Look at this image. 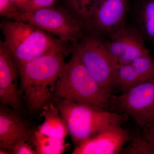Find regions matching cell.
I'll return each mask as SVG.
<instances>
[{
	"mask_svg": "<svg viewBox=\"0 0 154 154\" xmlns=\"http://www.w3.org/2000/svg\"><path fill=\"white\" fill-rule=\"evenodd\" d=\"M66 50L59 49L19 67L22 100L32 113L51 102L56 86L66 65Z\"/></svg>",
	"mask_w": 154,
	"mask_h": 154,
	"instance_id": "6da1fadb",
	"label": "cell"
},
{
	"mask_svg": "<svg viewBox=\"0 0 154 154\" xmlns=\"http://www.w3.org/2000/svg\"><path fill=\"white\" fill-rule=\"evenodd\" d=\"M66 121L75 147L108 127L126 122L125 114L53 96L51 101Z\"/></svg>",
	"mask_w": 154,
	"mask_h": 154,
	"instance_id": "7a4b0ae2",
	"label": "cell"
},
{
	"mask_svg": "<svg viewBox=\"0 0 154 154\" xmlns=\"http://www.w3.org/2000/svg\"><path fill=\"white\" fill-rule=\"evenodd\" d=\"M54 96L110 111L113 96L96 82L73 53L58 80Z\"/></svg>",
	"mask_w": 154,
	"mask_h": 154,
	"instance_id": "3957f363",
	"label": "cell"
},
{
	"mask_svg": "<svg viewBox=\"0 0 154 154\" xmlns=\"http://www.w3.org/2000/svg\"><path fill=\"white\" fill-rule=\"evenodd\" d=\"M1 29L4 42L14 55L19 67L48 53L65 49L64 42L22 20L3 22Z\"/></svg>",
	"mask_w": 154,
	"mask_h": 154,
	"instance_id": "277c9868",
	"label": "cell"
},
{
	"mask_svg": "<svg viewBox=\"0 0 154 154\" xmlns=\"http://www.w3.org/2000/svg\"><path fill=\"white\" fill-rule=\"evenodd\" d=\"M73 53L100 85L111 93L116 90L118 65L104 40L95 35L84 36Z\"/></svg>",
	"mask_w": 154,
	"mask_h": 154,
	"instance_id": "5b68a950",
	"label": "cell"
},
{
	"mask_svg": "<svg viewBox=\"0 0 154 154\" xmlns=\"http://www.w3.org/2000/svg\"><path fill=\"white\" fill-rule=\"evenodd\" d=\"M16 19L30 23L63 42H71L75 45L84 37L86 26L72 12L52 6L22 13Z\"/></svg>",
	"mask_w": 154,
	"mask_h": 154,
	"instance_id": "8992f818",
	"label": "cell"
},
{
	"mask_svg": "<svg viewBox=\"0 0 154 154\" xmlns=\"http://www.w3.org/2000/svg\"><path fill=\"white\" fill-rule=\"evenodd\" d=\"M112 109L130 116L143 129L151 126L154 123V78L113 96Z\"/></svg>",
	"mask_w": 154,
	"mask_h": 154,
	"instance_id": "52a82bcc",
	"label": "cell"
},
{
	"mask_svg": "<svg viewBox=\"0 0 154 154\" xmlns=\"http://www.w3.org/2000/svg\"><path fill=\"white\" fill-rule=\"evenodd\" d=\"M105 42L107 50L118 66L150 54L146 40L136 27L125 26Z\"/></svg>",
	"mask_w": 154,
	"mask_h": 154,
	"instance_id": "ba28073f",
	"label": "cell"
},
{
	"mask_svg": "<svg viewBox=\"0 0 154 154\" xmlns=\"http://www.w3.org/2000/svg\"><path fill=\"white\" fill-rule=\"evenodd\" d=\"M129 0H97L90 27L108 38L126 25Z\"/></svg>",
	"mask_w": 154,
	"mask_h": 154,
	"instance_id": "9c48e42d",
	"label": "cell"
},
{
	"mask_svg": "<svg viewBox=\"0 0 154 154\" xmlns=\"http://www.w3.org/2000/svg\"><path fill=\"white\" fill-rule=\"evenodd\" d=\"M20 72L15 57L6 47L0 42V102L14 111L23 109L22 99L18 87Z\"/></svg>",
	"mask_w": 154,
	"mask_h": 154,
	"instance_id": "30bf717a",
	"label": "cell"
},
{
	"mask_svg": "<svg viewBox=\"0 0 154 154\" xmlns=\"http://www.w3.org/2000/svg\"><path fill=\"white\" fill-rule=\"evenodd\" d=\"M132 135L122 125L109 126L77 146L72 154H120Z\"/></svg>",
	"mask_w": 154,
	"mask_h": 154,
	"instance_id": "8fae6325",
	"label": "cell"
},
{
	"mask_svg": "<svg viewBox=\"0 0 154 154\" xmlns=\"http://www.w3.org/2000/svg\"><path fill=\"white\" fill-rule=\"evenodd\" d=\"M8 107L1 105L0 108V147L11 153L18 142L25 140L30 143L35 130Z\"/></svg>",
	"mask_w": 154,
	"mask_h": 154,
	"instance_id": "7c38bea8",
	"label": "cell"
},
{
	"mask_svg": "<svg viewBox=\"0 0 154 154\" xmlns=\"http://www.w3.org/2000/svg\"><path fill=\"white\" fill-rule=\"evenodd\" d=\"M40 116L44 120L37 130L42 134L60 139H65L69 134L66 121L53 102L45 105Z\"/></svg>",
	"mask_w": 154,
	"mask_h": 154,
	"instance_id": "4fadbf2b",
	"label": "cell"
},
{
	"mask_svg": "<svg viewBox=\"0 0 154 154\" xmlns=\"http://www.w3.org/2000/svg\"><path fill=\"white\" fill-rule=\"evenodd\" d=\"M138 30L146 41L154 44V0H143L135 11Z\"/></svg>",
	"mask_w": 154,
	"mask_h": 154,
	"instance_id": "5bb4252c",
	"label": "cell"
},
{
	"mask_svg": "<svg viewBox=\"0 0 154 154\" xmlns=\"http://www.w3.org/2000/svg\"><path fill=\"white\" fill-rule=\"evenodd\" d=\"M30 143L37 154H61L69 146L65 139L56 138L42 134L35 130L31 138Z\"/></svg>",
	"mask_w": 154,
	"mask_h": 154,
	"instance_id": "9a60e30c",
	"label": "cell"
},
{
	"mask_svg": "<svg viewBox=\"0 0 154 154\" xmlns=\"http://www.w3.org/2000/svg\"><path fill=\"white\" fill-rule=\"evenodd\" d=\"M142 82V80L131 64L118 66L116 90L123 93Z\"/></svg>",
	"mask_w": 154,
	"mask_h": 154,
	"instance_id": "2e32d148",
	"label": "cell"
},
{
	"mask_svg": "<svg viewBox=\"0 0 154 154\" xmlns=\"http://www.w3.org/2000/svg\"><path fill=\"white\" fill-rule=\"evenodd\" d=\"M122 154H154V144L149 140L142 132L133 134L126 144Z\"/></svg>",
	"mask_w": 154,
	"mask_h": 154,
	"instance_id": "e0dca14e",
	"label": "cell"
},
{
	"mask_svg": "<svg viewBox=\"0 0 154 154\" xmlns=\"http://www.w3.org/2000/svg\"><path fill=\"white\" fill-rule=\"evenodd\" d=\"M97 0H67L72 12L90 27L92 11Z\"/></svg>",
	"mask_w": 154,
	"mask_h": 154,
	"instance_id": "ac0fdd59",
	"label": "cell"
},
{
	"mask_svg": "<svg viewBox=\"0 0 154 154\" xmlns=\"http://www.w3.org/2000/svg\"><path fill=\"white\" fill-rule=\"evenodd\" d=\"M21 14L12 0H0V14L2 17L15 20Z\"/></svg>",
	"mask_w": 154,
	"mask_h": 154,
	"instance_id": "d6986e66",
	"label": "cell"
},
{
	"mask_svg": "<svg viewBox=\"0 0 154 154\" xmlns=\"http://www.w3.org/2000/svg\"><path fill=\"white\" fill-rule=\"evenodd\" d=\"M12 154H37L33 145L27 141L22 140L18 142L13 148Z\"/></svg>",
	"mask_w": 154,
	"mask_h": 154,
	"instance_id": "ffe728a7",
	"label": "cell"
},
{
	"mask_svg": "<svg viewBox=\"0 0 154 154\" xmlns=\"http://www.w3.org/2000/svg\"><path fill=\"white\" fill-rule=\"evenodd\" d=\"M56 0H30L26 11L23 13H28L52 6Z\"/></svg>",
	"mask_w": 154,
	"mask_h": 154,
	"instance_id": "44dd1931",
	"label": "cell"
},
{
	"mask_svg": "<svg viewBox=\"0 0 154 154\" xmlns=\"http://www.w3.org/2000/svg\"><path fill=\"white\" fill-rule=\"evenodd\" d=\"M142 132L149 140L154 144V123L151 126L143 129Z\"/></svg>",
	"mask_w": 154,
	"mask_h": 154,
	"instance_id": "7402d4cb",
	"label": "cell"
},
{
	"mask_svg": "<svg viewBox=\"0 0 154 154\" xmlns=\"http://www.w3.org/2000/svg\"><path fill=\"white\" fill-rule=\"evenodd\" d=\"M18 7L22 13H24L30 3V0H12Z\"/></svg>",
	"mask_w": 154,
	"mask_h": 154,
	"instance_id": "603a6c76",
	"label": "cell"
},
{
	"mask_svg": "<svg viewBox=\"0 0 154 154\" xmlns=\"http://www.w3.org/2000/svg\"><path fill=\"white\" fill-rule=\"evenodd\" d=\"M8 151L6 149L4 148H0V154H10Z\"/></svg>",
	"mask_w": 154,
	"mask_h": 154,
	"instance_id": "cb8c5ba5",
	"label": "cell"
}]
</instances>
